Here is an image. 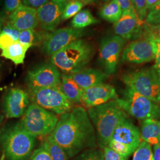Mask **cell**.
I'll use <instances>...</instances> for the list:
<instances>
[{
	"instance_id": "obj_1",
	"label": "cell",
	"mask_w": 160,
	"mask_h": 160,
	"mask_svg": "<svg viewBox=\"0 0 160 160\" xmlns=\"http://www.w3.org/2000/svg\"><path fill=\"white\" fill-rule=\"evenodd\" d=\"M65 150L68 158L79 154L86 148L96 145L95 129L86 109L72 108L61 114L55 129L50 134Z\"/></svg>"
},
{
	"instance_id": "obj_2",
	"label": "cell",
	"mask_w": 160,
	"mask_h": 160,
	"mask_svg": "<svg viewBox=\"0 0 160 160\" xmlns=\"http://www.w3.org/2000/svg\"><path fill=\"white\" fill-rule=\"evenodd\" d=\"M87 113L95 129L97 144L103 149L108 146L120 122L128 118L116 100L88 109Z\"/></svg>"
},
{
	"instance_id": "obj_3",
	"label": "cell",
	"mask_w": 160,
	"mask_h": 160,
	"mask_svg": "<svg viewBox=\"0 0 160 160\" xmlns=\"http://www.w3.org/2000/svg\"><path fill=\"white\" fill-rule=\"evenodd\" d=\"M36 137L26 131L20 122L0 131V147L7 160H28L32 154Z\"/></svg>"
},
{
	"instance_id": "obj_4",
	"label": "cell",
	"mask_w": 160,
	"mask_h": 160,
	"mask_svg": "<svg viewBox=\"0 0 160 160\" xmlns=\"http://www.w3.org/2000/svg\"><path fill=\"white\" fill-rule=\"evenodd\" d=\"M93 55L92 46L86 40L78 39L51 56V62L64 74L85 68Z\"/></svg>"
},
{
	"instance_id": "obj_5",
	"label": "cell",
	"mask_w": 160,
	"mask_h": 160,
	"mask_svg": "<svg viewBox=\"0 0 160 160\" xmlns=\"http://www.w3.org/2000/svg\"><path fill=\"white\" fill-rule=\"evenodd\" d=\"M124 111L138 120L160 119V106L154 101L126 87L123 97L116 99Z\"/></svg>"
},
{
	"instance_id": "obj_6",
	"label": "cell",
	"mask_w": 160,
	"mask_h": 160,
	"mask_svg": "<svg viewBox=\"0 0 160 160\" xmlns=\"http://www.w3.org/2000/svg\"><path fill=\"white\" fill-rule=\"evenodd\" d=\"M58 119L57 114L32 103L29 104L20 122L26 131L36 137L50 135Z\"/></svg>"
},
{
	"instance_id": "obj_7",
	"label": "cell",
	"mask_w": 160,
	"mask_h": 160,
	"mask_svg": "<svg viewBox=\"0 0 160 160\" xmlns=\"http://www.w3.org/2000/svg\"><path fill=\"white\" fill-rule=\"evenodd\" d=\"M122 81L126 87L157 103L160 82L154 67L132 71L123 75Z\"/></svg>"
},
{
	"instance_id": "obj_8",
	"label": "cell",
	"mask_w": 160,
	"mask_h": 160,
	"mask_svg": "<svg viewBox=\"0 0 160 160\" xmlns=\"http://www.w3.org/2000/svg\"><path fill=\"white\" fill-rule=\"evenodd\" d=\"M157 51V39L145 29L142 36L129 43L123 49L122 60L133 63L148 62L155 59Z\"/></svg>"
},
{
	"instance_id": "obj_9",
	"label": "cell",
	"mask_w": 160,
	"mask_h": 160,
	"mask_svg": "<svg viewBox=\"0 0 160 160\" xmlns=\"http://www.w3.org/2000/svg\"><path fill=\"white\" fill-rule=\"evenodd\" d=\"M33 103L57 114H62L72 108L71 103L59 87H52L29 90Z\"/></svg>"
},
{
	"instance_id": "obj_10",
	"label": "cell",
	"mask_w": 160,
	"mask_h": 160,
	"mask_svg": "<svg viewBox=\"0 0 160 160\" xmlns=\"http://www.w3.org/2000/svg\"><path fill=\"white\" fill-rule=\"evenodd\" d=\"M61 81V73L51 62L43 63L30 69L26 78V83L29 90L59 87Z\"/></svg>"
},
{
	"instance_id": "obj_11",
	"label": "cell",
	"mask_w": 160,
	"mask_h": 160,
	"mask_svg": "<svg viewBox=\"0 0 160 160\" xmlns=\"http://www.w3.org/2000/svg\"><path fill=\"white\" fill-rule=\"evenodd\" d=\"M125 44V40L114 35L102 39L99 49L100 62L106 74L114 73L120 54Z\"/></svg>"
},
{
	"instance_id": "obj_12",
	"label": "cell",
	"mask_w": 160,
	"mask_h": 160,
	"mask_svg": "<svg viewBox=\"0 0 160 160\" xmlns=\"http://www.w3.org/2000/svg\"><path fill=\"white\" fill-rule=\"evenodd\" d=\"M82 29L63 28L53 31L46 36L42 45V51L48 55L53 54L75 40L80 39L84 35Z\"/></svg>"
},
{
	"instance_id": "obj_13",
	"label": "cell",
	"mask_w": 160,
	"mask_h": 160,
	"mask_svg": "<svg viewBox=\"0 0 160 160\" xmlns=\"http://www.w3.org/2000/svg\"><path fill=\"white\" fill-rule=\"evenodd\" d=\"M68 0H50L37 9V16L41 28L53 32L62 20L64 8Z\"/></svg>"
},
{
	"instance_id": "obj_14",
	"label": "cell",
	"mask_w": 160,
	"mask_h": 160,
	"mask_svg": "<svg viewBox=\"0 0 160 160\" xmlns=\"http://www.w3.org/2000/svg\"><path fill=\"white\" fill-rule=\"evenodd\" d=\"M30 96L22 89L12 88L6 92L3 100V112L7 118L23 116L28 108Z\"/></svg>"
},
{
	"instance_id": "obj_15",
	"label": "cell",
	"mask_w": 160,
	"mask_h": 160,
	"mask_svg": "<svg viewBox=\"0 0 160 160\" xmlns=\"http://www.w3.org/2000/svg\"><path fill=\"white\" fill-rule=\"evenodd\" d=\"M118 98L113 86L102 83L84 90L81 102L88 109Z\"/></svg>"
},
{
	"instance_id": "obj_16",
	"label": "cell",
	"mask_w": 160,
	"mask_h": 160,
	"mask_svg": "<svg viewBox=\"0 0 160 160\" xmlns=\"http://www.w3.org/2000/svg\"><path fill=\"white\" fill-rule=\"evenodd\" d=\"M111 139L126 145L132 153L141 142L140 131L128 118L121 121L116 128Z\"/></svg>"
},
{
	"instance_id": "obj_17",
	"label": "cell",
	"mask_w": 160,
	"mask_h": 160,
	"mask_svg": "<svg viewBox=\"0 0 160 160\" xmlns=\"http://www.w3.org/2000/svg\"><path fill=\"white\" fill-rule=\"evenodd\" d=\"M144 23L135 16L122 14L120 19L114 23V33L125 40L137 39L143 34Z\"/></svg>"
},
{
	"instance_id": "obj_18",
	"label": "cell",
	"mask_w": 160,
	"mask_h": 160,
	"mask_svg": "<svg viewBox=\"0 0 160 160\" xmlns=\"http://www.w3.org/2000/svg\"><path fill=\"white\" fill-rule=\"evenodd\" d=\"M9 18L8 23L20 31L34 29L39 25L37 10L23 5L12 12Z\"/></svg>"
},
{
	"instance_id": "obj_19",
	"label": "cell",
	"mask_w": 160,
	"mask_h": 160,
	"mask_svg": "<svg viewBox=\"0 0 160 160\" xmlns=\"http://www.w3.org/2000/svg\"><path fill=\"white\" fill-rule=\"evenodd\" d=\"M68 75L83 90L104 83L109 77L108 75L99 69L86 68Z\"/></svg>"
},
{
	"instance_id": "obj_20",
	"label": "cell",
	"mask_w": 160,
	"mask_h": 160,
	"mask_svg": "<svg viewBox=\"0 0 160 160\" xmlns=\"http://www.w3.org/2000/svg\"><path fill=\"white\" fill-rule=\"evenodd\" d=\"M59 87L71 103L81 102L84 90L68 75L63 74L61 75V81Z\"/></svg>"
},
{
	"instance_id": "obj_21",
	"label": "cell",
	"mask_w": 160,
	"mask_h": 160,
	"mask_svg": "<svg viewBox=\"0 0 160 160\" xmlns=\"http://www.w3.org/2000/svg\"><path fill=\"white\" fill-rule=\"evenodd\" d=\"M141 138L142 141L155 145L160 142V120L147 119L141 122Z\"/></svg>"
},
{
	"instance_id": "obj_22",
	"label": "cell",
	"mask_w": 160,
	"mask_h": 160,
	"mask_svg": "<svg viewBox=\"0 0 160 160\" xmlns=\"http://www.w3.org/2000/svg\"><path fill=\"white\" fill-rule=\"evenodd\" d=\"M30 47L32 46L16 41L11 46L2 50L1 56L11 60L16 65L22 64L24 62L26 52Z\"/></svg>"
},
{
	"instance_id": "obj_23",
	"label": "cell",
	"mask_w": 160,
	"mask_h": 160,
	"mask_svg": "<svg viewBox=\"0 0 160 160\" xmlns=\"http://www.w3.org/2000/svg\"><path fill=\"white\" fill-rule=\"evenodd\" d=\"M99 15L109 22L116 23L122 17V10L117 0H111L101 8Z\"/></svg>"
},
{
	"instance_id": "obj_24",
	"label": "cell",
	"mask_w": 160,
	"mask_h": 160,
	"mask_svg": "<svg viewBox=\"0 0 160 160\" xmlns=\"http://www.w3.org/2000/svg\"><path fill=\"white\" fill-rule=\"evenodd\" d=\"M42 145L46 149L51 156L52 160H68V157L65 150L57 143L51 135H47L42 143Z\"/></svg>"
},
{
	"instance_id": "obj_25",
	"label": "cell",
	"mask_w": 160,
	"mask_h": 160,
	"mask_svg": "<svg viewBox=\"0 0 160 160\" xmlns=\"http://www.w3.org/2000/svg\"><path fill=\"white\" fill-rule=\"evenodd\" d=\"M98 22L89 10H83L77 13L72 18L71 25L74 29H82L92 24H96Z\"/></svg>"
},
{
	"instance_id": "obj_26",
	"label": "cell",
	"mask_w": 160,
	"mask_h": 160,
	"mask_svg": "<svg viewBox=\"0 0 160 160\" xmlns=\"http://www.w3.org/2000/svg\"><path fill=\"white\" fill-rule=\"evenodd\" d=\"M47 35L48 34L43 36L39 34L38 32H36L34 29L24 30L20 31L17 41L24 45L32 46L40 43L41 41L43 42Z\"/></svg>"
},
{
	"instance_id": "obj_27",
	"label": "cell",
	"mask_w": 160,
	"mask_h": 160,
	"mask_svg": "<svg viewBox=\"0 0 160 160\" xmlns=\"http://www.w3.org/2000/svg\"><path fill=\"white\" fill-rule=\"evenodd\" d=\"M133 153L132 160H154L151 145L144 141L141 142Z\"/></svg>"
},
{
	"instance_id": "obj_28",
	"label": "cell",
	"mask_w": 160,
	"mask_h": 160,
	"mask_svg": "<svg viewBox=\"0 0 160 160\" xmlns=\"http://www.w3.org/2000/svg\"><path fill=\"white\" fill-rule=\"evenodd\" d=\"M84 4L78 0H71L67 2L63 10L62 20H66L74 17L82 8Z\"/></svg>"
},
{
	"instance_id": "obj_29",
	"label": "cell",
	"mask_w": 160,
	"mask_h": 160,
	"mask_svg": "<svg viewBox=\"0 0 160 160\" xmlns=\"http://www.w3.org/2000/svg\"><path fill=\"white\" fill-rule=\"evenodd\" d=\"M73 160H104L103 152L99 149H88L77 156Z\"/></svg>"
},
{
	"instance_id": "obj_30",
	"label": "cell",
	"mask_w": 160,
	"mask_h": 160,
	"mask_svg": "<svg viewBox=\"0 0 160 160\" xmlns=\"http://www.w3.org/2000/svg\"><path fill=\"white\" fill-rule=\"evenodd\" d=\"M139 20L144 22L147 16V8L145 0H130Z\"/></svg>"
},
{
	"instance_id": "obj_31",
	"label": "cell",
	"mask_w": 160,
	"mask_h": 160,
	"mask_svg": "<svg viewBox=\"0 0 160 160\" xmlns=\"http://www.w3.org/2000/svg\"><path fill=\"white\" fill-rule=\"evenodd\" d=\"M145 22L148 24H157L160 23V2L149 10Z\"/></svg>"
},
{
	"instance_id": "obj_32",
	"label": "cell",
	"mask_w": 160,
	"mask_h": 160,
	"mask_svg": "<svg viewBox=\"0 0 160 160\" xmlns=\"http://www.w3.org/2000/svg\"><path fill=\"white\" fill-rule=\"evenodd\" d=\"M108 147L113 149L115 152H118V154L127 157H129V156H130L132 154L130 149L126 147V145L122 143H119L112 139L110 141Z\"/></svg>"
},
{
	"instance_id": "obj_33",
	"label": "cell",
	"mask_w": 160,
	"mask_h": 160,
	"mask_svg": "<svg viewBox=\"0 0 160 160\" xmlns=\"http://www.w3.org/2000/svg\"><path fill=\"white\" fill-rule=\"evenodd\" d=\"M29 160H52L51 156L42 145L32 152Z\"/></svg>"
},
{
	"instance_id": "obj_34",
	"label": "cell",
	"mask_w": 160,
	"mask_h": 160,
	"mask_svg": "<svg viewBox=\"0 0 160 160\" xmlns=\"http://www.w3.org/2000/svg\"><path fill=\"white\" fill-rule=\"evenodd\" d=\"M104 160H127L128 157L119 154L113 149L106 147L103 148Z\"/></svg>"
},
{
	"instance_id": "obj_35",
	"label": "cell",
	"mask_w": 160,
	"mask_h": 160,
	"mask_svg": "<svg viewBox=\"0 0 160 160\" xmlns=\"http://www.w3.org/2000/svg\"><path fill=\"white\" fill-rule=\"evenodd\" d=\"M15 42L10 34L1 32L0 33V49L4 50L11 46Z\"/></svg>"
},
{
	"instance_id": "obj_36",
	"label": "cell",
	"mask_w": 160,
	"mask_h": 160,
	"mask_svg": "<svg viewBox=\"0 0 160 160\" xmlns=\"http://www.w3.org/2000/svg\"><path fill=\"white\" fill-rule=\"evenodd\" d=\"M120 4L122 14H131L138 17L137 13L132 5L130 0H117Z\"/></svg>"
},
{
	"instance_id": "obj_37",
	"label": "cell",
	"mask_w": 160,
	"mask_h": 160,
	"mask_svg": "<svg viewBox=\"0 0 160 160\" xmlns=\"http://www.w3.org/2000/svg\"><path fill=\"white\" fill-rule=\"evenodd\" d=\"M22 5V0H4L5 10L9 13H12Z\"/></svg>"
},
{
	"instance_id": "obj_38",
	"label": "cell",
	"mask_w": 160,
	"mask_h": 160,
	"mask_svg": "<svg viewBox=\"0 0 160 160\" xmlns=\"http://www.w3.org/2000/svg\"><path fill=\"white\" fill-rule=\"evenodd\" d=\"M144 28L155 38L160 40V23L157 24H148L145 22Z\"/></svg>"
},
{
	"instance_id": "obj_39",
	"label": "cell",
	"mask_w": 160,
	"mask_h": 160,
	"mask_svg": "<svg viewBox=\"0 0 160 160\" xmlns=\"http://www.w3.org/2000/svg\"><path fill=\"white\" fill-rule=\"evenodd\" d=\"M49 1V0H22V2L23 6L37 10L41 6L45 4Z\"/></svg>"
},
{
	"instance_id": "obj_40",
	"label": "cell",
	"mask_w": 160,
	"mask_h": 160,
	"mask_svg": "<svg viewBox=\"0 0 160 160\" xmlns=\"http://www.w3.org/2000/svg\"><path fill=\"white\" fill-rule=\"evenodd\" d=\"M1 32L10 34L11 36H12V38L14 39L15 41L18 40V37H19V34L20 33V31L19 30H18L16 28H15L14 27H13L9 23H7L6 26L4 27V28Z\"/></svg>"
},
{
	"instance_id": "obj_41",
	"label": "cell",
	"mask_w": 160,
	"mask_h": 160,
	"mask_svg": "<svg viewBox=\"0 0 160 160\" xmlns=\"http://www.w3.org/2000/svg\"><path fill=\"white\" fill-rule=\"evenodd\" d=\"M154 67L158 72H160V40L157 39V51L155 56Z\"/></svg>"
},
{
	"instance_id": "obj_42",
	"label": "cell",
	"mask_w": 160,
	"mask_h": 160,
	"mask_svg": "<svg viewBox=\"0 0 160 160\" xmlns=\"http://www.w3.org/2000/svg\"><path fill=\"white\" fill-rule=\"evenodd\" d=\"M153 157L154 160H160V142L154 145Z\"/></svg>"
},
{
	"instance_id": "obj_43",
	"label": "cell",
	"mask_w": 160,
	"mask_h": 160,
	"mask_svg": "<svg viewBox=\"0 0 160 160\" xmlns=\"http://www.w3.org/2000/svg\"><path fill=\"white\" fill-rule=\"evenodd\" d=\"M145 1L147 8L148 10H149L154 7L155 6H157L158 4H159L160 0H145Z\"/></svg>"
},
{
	"instance_id": "obj_44",
	"label": "cell",
	"mask_w": 160,
	"mask_h": 160,
	"mask_svg": "<svg viewBox=\"0 0 160 160\" xmlns=\"http://www.w3.org/2000/svg\"><path fill=\"white\" fill-rule=\"evenodd\" d=\"M158 72V71H157ZM158 76H159V80H160V72H158ZM157 103H158L160 105V91H159V93H158V98H157Z\"/></svg>"
},
{
	"instance_id": "obj_45",
	"label": "cell",
	"mask_w": 160,
	"mask_h": 160,
	"mask_svg": "<svg viewBox=\"0 0 160 160\" xmlns=\"http://www.w3.org/2000/svg\"><path fill=\"white\" fill-rule=\"evenodd\" d=\"M4 114H1L0 113V127L1 126L2 122H3V120H4Z\"/></svg>"
},
{
	"instance_id": "obj_46",
	"label": "cell",
	"mask_w": 160,
	"mask_h": 160,
	"mask_svg": "<svg viewBox=\"0 0 160 160\" xmlns=\"http://www.w3.org/2000/svg\"><path fill=\"white\" fill-rule=\"evenodd\" d=\"M78 1L82 2L85 4H88V3L92 2V1H93L94 0H78Z\"/></svg>"
},
{
	"instance_id": "obj_47",
	"label": "cell",
	"mask_w": 160,
	"mask_h": 160,
	"mask_svg": "<svg viewBox=\"0 0 160 160\" xmlns=\"http://www.w3.org/2000/svg\"><path fill=\"white\" fill-rule=\"evenodd\" d=\"M1 27H2V18L0 16V33L1 32Z\"/></svg>"
},
{
	"instance_id": "obj_48",
	"label": "cell",
	"mask_w": 160,
	"mask_h": 160,
	"mask_svg": "<svg viewBox=\"0 0 160 160\" xmlns=\"http://www.w3.org/2000/svg\"><path fill=\"white\" fill-rule=\"evenodd\" d=\"M104 1H111V0H103Z\"/></svg>"
},
{
	"instance_id": "obj_49",
	"label": "cell",
	"mask_w": 160,
	"mask_h": 160,
	"mask_svg": "<svg viewBox=\"0 0 160 160\" xmlns=\"http://www.w3.org/2000/svg\"><path fill=\"white\" fill-rule=\"evenodd\" d=\"M1 0H0V5H1Z\"/></svg>"
},
{
	"instance_id": "obj_50",
	"label": "cell",
	"mask_w": 160,
	"mask_h": 160,
	"mask_svg": "<svg viewBox=\"0 0 160 160\" xmlns=\"http://www.w3.org/2000/svg\"></svg>"
}]
</instances>
